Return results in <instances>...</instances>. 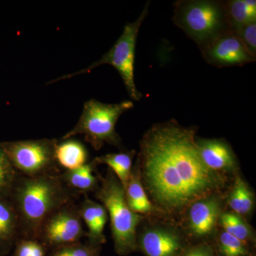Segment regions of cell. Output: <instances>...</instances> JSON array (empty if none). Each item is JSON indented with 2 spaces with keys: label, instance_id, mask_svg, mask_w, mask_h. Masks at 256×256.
Listing matches in <instances>:
<instances>
[{
  "label": "cell",
  "instance_id": "6da1fadb",
  "mask_svg": "<svg viewBox=\"0 0 256 256\" xmlns=\"http://www.w3.org/2000/svg\"><path fill=\"white\" fill-rule=\"evenodd\" d=\"M197 130L171 119L153 124L140 142L136 162L141 182L152 204L166 218H180L196 200L226 190L228 176L202 161Z\"/></svg>",
  "mask_w": 256,
  "mask_h": 256
},
{
  "label": "cell",
  "instance_id": "7a4b0ae2",
  "mask_svg": "<svg viewBox=\"0 0 256 256\" xmlns=\"http://www.w3.org/2000/svg\"><path fill=\"white\" fill-rule=\"evenodd\" d=\"M80 194L65 184L60 174L36 178L18 174L10 200L18 215L20 238L38 240L47 218Z\"/></svg>",
  "mask_w": 256,
  "mask_h": 256
},
{
  "label": "cell",
  "instance_id": "3957f363",
  "mask_svg": "<svg viewBox=\"0 0 256 256\" xmlns=\"http://www.w3.org/2000/svg\"><path fill=\"white\" fill-rule=\"evenodd\" d=\"M95 197L110 217L116 254L124 256L137 252L138 229L146 216L134 213L129 208L124 186L110 169L104 178L100 176V185L95 192Z\"/></svg>",
  "mask_w": 256,
  "mask_h": 256
},
{
  "label": "cell",
  "instance_id": "277c9868",
  "mask_svg": "<svg viewBox=\"0 0 256 256\" xmlns=\"http://www.w3.org/2000/svg\"><path fill=\"white\" fill-rule=\"evenodd\" d=\"M174 5L173 22L201 52L218 37L232 32L225 1L178 0Z\"/></svg>",
  "mask_w": 256,
  "mask_h": 256
},
{
  "label": "cell",
  "instance_id": "5b68a950",
  "mask_svg": "<svg viewBox=\"0 0 256 256\" xmlns=\"http://www.w3.org/2000/svg\"><path fill=\"white\" fill-rule=\"evenodd\" d=\"M133 107L134 104L131 100L114 104H104L95 99L88 100L84 104L78 122L62 140L82 134L96 150L106 144L122 149V140L116 131V126L120 117Z\"/></svg>",
  "mask_w": 256,
  "mask_h": 256
},
{
  "label": "cell",
  "instance_id": "8992f818",
  "mask_svg": "<svg viewBox=\"0 0 256 256\" xmlns=\"http://www.w3.org/2000/svg\"><path fill=\"white\" fill-rule=\"evenodd\" d=\"M149 6L150 2H148L138 20L134 22L127 23L118 40L112 48L106 54L102 56L100 60L78 72L55 79L50 84L73 78L80 74L89 73L96 67L108 64L114 67L120 75L130 98L136 101L140 100L142 94L138 92L134 82V56L138 34L141 25L148 16Z\"/></svg>",
  "mask_w": 256,
  "mask_h": 256
},
{
  "label": "cell",
  "instance_id": "52a82bcc",
  "mask_svg": "<svg viewBox=\"0 0 256 256\" xmlns=\"http://www.w3.org/2000/svg\"><path fill=\"white\" fill-rule=\"evenodd\" d=\"M57 144L56 139L0 142L15 170L28 178L60 174L56 160Z\"/></svg>",
  "mask_w": 256,
  "mask_h": 256
},
{
  "label": "cell",
  "instance_id": "ba28073f",
  "mask_svg": "<svg viewBox=\"0 0 256 256\" xmlns=\"http://www.w3.org/2000/svg\"><path fill=\"white\" fill-rule=\"evenodd\" d=\"M137 232L138 250L144 256H180L192 244L174 220L146 217Z\"/></svg>",
  "mask_w": 256,
  "mask_h": 256
},
{
  "label": "cell",
  "instance_id": "9c48e42d",
  "mask_svg": "<svg viewBox=\"0 0 256 256\" xmlns=\"http://www.w3.org/2000/svg\"><path fill=\"white\" fill-rule=\"evenodd\" d=\"M224 192H215L192 203L181 217L180 224L192 244H212L225 210Z\"/></svg>",
  "mask_w": 256,
  "mask_h": 256
},
{
  "label": "cell",
  "instance_id": "30bf717a",
  "mask_svg": "<svg viewBox=\"0 0 256 256\" xmlns=\"http://www.w3.org/2000/svg\"><path fill=\"white\" fill-rule=\"evenodd\" d=\"M86 234L79 205L72 202L54 210L47 218L38 240L50 252L80 242Z\"/></svg>",
  "mask_w": 256,
  "mask_h": 256
},
{
  "label": "cell",
  "instance_id": "8fae6325",
  "mask_svg": "<svg viewBox=\"0 0 256 256\" xmlns=\"http://www.w3.org/2000/svg\"><path fill=\"white\" fill-rule=\"evenodd\" d=\"M202 54L207 63L217 68L242 66L256 60L232 31L218 37Z\"/></svg>",
  "mask_w": 256,
  "mask_h": 256
},
{
  "label": "cell",
  "instance_id": "7c38bea8",
  "mask_svg": "<svg viewBox=\"0 0 256 256\" xmlns=\"http://www.w3.org/2000/svg\"><path fill=\"white\" fill-rule=\"evenodd\" d=\"M202 161L210 170L228 176L239 174V163L233 148L226 140L196 138Z\"/></svg>",
  "mask_w": 256,
  "mask_h": 256
},
{
  "label": "cell",
  "instance_id": "4fadbf2b",
  "mask_svg": "<svg viewBox=\"0 0 256 256\" xmlns=\"http://www.w3.org/2000/svg\"><path fill=\"white\" fill-rule=\"evenodd\" d=\"M79 208L82 222L88 228L86 234L87 242L92 245L101 246L106 242L104 228L108 220L107 210L102 204L92 201L87 196L79 205Z\"/></svg>",
  "mask_w": 256,
  "mask_h": 256
},
{
  "label": "cell",
  "instance_id": "5bb4252c",
  "mask_svg": "<svg viewBox=\"0 0 256 256\" xmlns=\"http://www.w3.org/2000/svg\"><path fill=\"white\" fill-rule=\"evenodd\" d=\"M224 200L232 212L246 220L255 208V194L239 174L234 176L233 182L224 192Z\"/></svg>",
  "mask_w": 256,
  "mask_h": 256
},
{
  "label": "cell",
  "instance_id": "9a60e30c",
  "mask_svg": "<svg viewBox=\"0 0 256 256\" xmlns=\"http://www.w3.org/2000/svg\"><path fill=\"white\" fill-rule=\"evenodd\" d=\"M124 193L128 206L134 213L146 217L163 216L146 194L141 182L140 173L137 162L132 168Z\"/></svg>",
  "mask_w": 256,
  "mask_h": 256
},
{
  "label": "cell",
  "instance_id": "2e32d148",
  "mask_svg": "<svg viewBox=\"0 0 256 256\" xmlns=\"http://www.w3.org/2000/svg\"><path fill=\"white\" fill-rule=\"evenodd\" d=\"M20 238L16 210L9 200L0 197V256H8Z\"/></svg>",
  "mask_w": 256,
  "mask_h": 256
},
{
  "label": "cell",
  "instance_id": "e0dca14e",
  "mask_svg": "<svg viewBox=\"0 0 256 256\" xmlns=\"http://www.w3.org/2000/svg\"><path fill=\"white\" fill-rule=\"evenodd\" d=\"M97 165L94 160L77 169L66 170L60 174V178L67 186L78 193L95 192L100 185V175L95 176L94 174Z\"/></svg>",
  "mask_w": 256,
  "mask_h": 256
},
{
  "label": "cell",
  "instance_id": "ac0fdd59",
  "mask_svg": "<svg viewBox=\"0 0 256 256\" xmlns=\"http://www.w3.org/2000/svg\"><path fill=\"white\" fill-rule=\"evenodd\" d=\"M56 160L60 168L66 170L77 169L87 163L88 154L86 146L76 140H64L57 144Z\"/></svg>",
  "mask_w": 256,
  "mask_h": 256
},
{
  "label": "cell",
  "instance_id": "d6986e66",
  "mask_svg": "<svg viewBox=\"0 0 256 256\" xmlns=\"http://www.w3.org/2000/svg\"><path fill=\"white\" fill-rule=\"evenodd\" d=\"M215 256H256L254 246L218 227L212 242Z\"/></svg>",
  "mask_w": 256,
  "mask_h": 256
},
{
  "label": "cell",
  "instance_id": "ffe728a7",
  "mask_svg": "<svg viewBox=\"0 0 256 256\" xmlns=\"http://www.w3.org/2000/svg\"><path fill=\"white\" fill-rule=\"evenodd\" d=\"M218 227L239 240L255 247V232L242 216L232 210H224L218 220Z\"/></svg>",
  "mask_w": 256,
  "mask_h": 256
},
{
  "label": "cell",
  "instance_id": "44dd1931",
  "mask_svg": "<svg viewBox=\"0 0 256 256\" xmlns=\"http://www.w3.org/2000/svg\"><path fill=\"white\" fill-rule=\"evenodd\" d=\"M225 6L232 31L256 22V0H228Z\"/></svg>",
  "mask_w": 256,
  "mask_h": 256
},
{
  "label": "cell",
  "instance_id": "7402d4cb",
  "mask_svg": "<svg viewBox=\"0 0 256 256\" xmlns=\"http://www.w3.org/2000/svg\"><path fill=\"white\" fill-rule=\"evenodd\" d=\"M134 156L136 151L132 150L127 152L111 153L98 156L94 160L97 164L108 165V169L117 176L126 190L132 172V160Z\"/></svg>",
  "mask_w": 256,
  "mask_h": 256
},
{
  "label": "cell",
  "instance_id": "603a6c76",
  "mask_svg": "<svg viewBox=\"0 0 256 256\" xmlns=\"http://www.w3.org/2000/svg\"><path fill=\"white\" fill-rule=\"evenodd\" d=\"M18 174L0 144V197L10 200Z\"/></svg>",
  "mask_w": 256,
  "mask_h": 256
},
{
  "label": "cell",
  "instance_id": "cb8c5ba5",
  "mask_svg": "<svg viewBox=\"0 0 256 256\" xmlns=\"http://www.w3.org/2000/svg\"><path fill=\"white\" fill-rule=\"evenodd\" d=\"M102 247L78 242L50 250L48 256H100Z\"/></svg>",
  "mask_w": 256,
  "mask_h": 256
},
{
  "label": "cell",
  "instance_id": "d4e9b609",
  "mask_svg": "<svg viewBox=\"0 0 256 256\" xmlns=\"http://www.w3.org/2000/svg\"><path fill=\"white\" fill-rule=\"evenodd\" d=\"M13 256H48L50 250L40 240L20 238L14 246Z\"/></svg>",
  "mask_w": 256,
  "mask_h": 256
},
{
  "label": "cell",
  "instance_id": "484cf974",
  "mask_svg": "<svg viewBox=\"0 0 256 256\" xmlns=\"http://www.w3.org/2000/svg\"><path fill=\"white\" fill-rule=\"evenodd\" d=\"M238 37L252 57H256V22L245 25L232 31Z\"/></svg>",
  "mask_w": 256,
  "mask_h": 256
},
{
  "label": "cell",
  "instance_id": "4316f807",
  "mask_svg": "<svg viewBox=\"0 0 256 256\" xmlns=\"http://www.w3.org/2000/svg\"><path fill=\"white\" fill-rule=\"evenodd\" d=\"M180 256H215L213 246L208 242L191 244Z\"/></svg>",
  "mask_w": 256,
  "mask_h": 256
}]
</instances>
